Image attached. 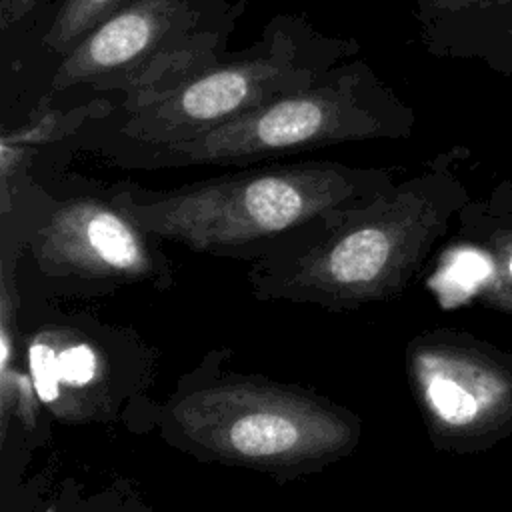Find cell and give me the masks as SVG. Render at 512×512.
<instances>
[{
  "instance_id": "8fae6325",
  "label": "cell",
  "mask_w": 512,
  "mask_h": 512,
  "mask_svg": "<svg viewBox=\"0 0 512 512\" xmlns=\"http://www.w3.org/2000/svg\"><path fill=\"white\" fill-rule=\"evenodd\" d=\"M458 236L490 264L474 298L512 316V224L492 214L484 200H470L458 214Z\"/></svg>"
},
{
  "instance_id": "7c38bea8",
  "label": "cell",
  "mask_w": 512,
  "mask_h": 512,
  "mask_svg": "<svg viewBox=\"0 0 512 512\" xmlns=\"http://www.w3.org/2000/svg\"><path fill=\"white\" fill-rule=\"evenodd\" d=\"M130 2L132 0H60L42 36V48L50 54L66 56L96 26Z\"/></svg>"
},
{
  "instance_id": "30bf717a",
  "label": "cell",
  "mask_w": 512,
  "mask_h": 512,
  "mask_svg": "<svg viewBox=\"0 0 512 512\" xmlns=\"http://www.w3.org/2000/svg\"><path fill=\"white\" fill-rule=\"evenodd\" d=\"M428 54L512 76V0H414Z\"/></svg>"
},
{
  "instance_id": "6da1fadb",
  "label": "cell",
  "mask_w": 512,
  "mask_h": 512,
  "mask_svg": "<svg viewBox=\"0 0 512 512\" xmlns=\"http://www.w3.org/2000/svg\"><path fill=\"white\" fill-rule=\"evenodd\" d=\"M468 154L454 146L378 196L302 226L248 264L250 294L332 312L400 298L472 200L456 172Z\"/></svg>"
},
{
  "instance_id": "5bb4252c",
  "label": "cell",
  "mask_w": 512,
  "mask_h": 512,
  "mask_svg": "<svg viewBox=\"0 0 512 512\" xmlns=\"http://www.w3.org/2000/svg\"><path fill=\"white\" fill-rule=\"evenodd\" d=\"M42 0H0V24L2 30L26 20Z\"/></svg>"
},
{
  "instance_id": "9a60e30c",
  "label": "cell",
  "mask_w": 512,
  "mask_h": 512,
  "mask_svg": "<svg viewBox=\"0 0 512 512\" xmlns=\"http://www.w3.org/2000/svg\"><path fill=\"white\" fill-rule=\"evenodd\" d=\"M484 204L492 214L512 224V180H502L496 184Z\"/></svg>"
},
{
  "instance_id": "4fadbf2b",
  "label": "cell",
  "mask_w": 512,
  "mask_h": 512,
  "mask_svg": "<svg viewBox=\"0 0 512 512\" xmlns=\"http://www.w3.org/2000/svg\"><path fill=\"white\" fill-rule=\"evenodd\" d=\"M48 512H154V508L132 480L116 478L92 492L68 488Z\"/></svg>"
},
{
  "instance_id": "9c48e42d",
  "label": "cell",
  "mask_w": 512,
  "mask_h": 512,
  "mask_svg": "<svg viewBox=\"0 0 512 512\" xmlns=\"http://www.w3.org/2000/svg\"><path fill=\"white\" fill-rule=\"evenodd\" d=\"M242 2L132 0L62 56L52 92L74 86L118 92L178 46L224 22Z\"/></svg>"
},
{
  "instance_id": "ba28073f",
  "label": "cell",
  "mask_w": 512,
  "mask_h": 512,
  "mask_svg": "<svg viewBox=\"0 0 512 512\" xmlns=\"http://www.w3.org/2000/svg\"><path fill=\"white\" fill-rule=\"evenodd\" d=\"M404 372L430 444L472 456L512 436V354L470 332L430 328L408 340Z\"/></svg>"
},
{
  "instance_id": "277c9868",
  "label": "cell",
  "mask_w": 512,
  "mask_h": 512,
  "mask_svg": "<svg viewBox=\"0 0 512 512\" xmlns=\"http://www.w3.org/2000/svg\"><path fill=\"white\" fill-rule=\"evenodd\" d=\"M0 232L20 244L24 302L100 298L126 286L166 292L176 284L164 242L114 200L110 186L56 194L34 178L2 184Z\"/></svg>"
},
{
  "instance_id": "5b68a950",
  "label": "cell",
  "mask_w": 512,
  "mask_h": 512,
  "mask_svg": "<svg viewBox=\"0 0 512 512\" xmlns=\"http://www.w3.org/2000/svg\"><path fill=\"white\" fill-rule=\"evenodd\" d=\"M416 112L360 58H348L312 86L280 96L240 118L168 144H102L92 152L134 170L250 166L346 142L402 140Z\"/></svg>"
},
{
  "instance_id": "52a82bcc",
  "label": "cell",
  "mask_w": 512,
  "mask_h": 512,
  "mask_svg": "<svg viewBox=\"0 0 512 512\" xmlns=\"http://www.w3.org/2000/svg\"><path fill=\"white\" fill-rule=\"evenodd\" d=\"M22 348L44 412L68 426L128 428L160 366L134 328L50 302L22 308Z\"/></svg>"
},
{
  "instance_id": "3957f363",
  "label": "cell",
  "mask_w": 512,
  "mask_h": 512,
  "mask_svg": "<svg viewBox=\"0 0 512 512\" xmlns=\"http://www.w3.org/2000/svg\"><path fill=\"white\" fill-rule=\"evenodd\" d=\"M394 182L392 168L306 160L244 166L164 190L136 182H116L110 190L158 240L250 264L302 226L362 204Z\"/></svg>"
},
{
  "instance_id": "8992f818",
  "label": "cell",
  "mask_w": 512,
  "mask_h": 512,
  "mask_svg": "<svg viewBox=\"0 0 512 512\" xmlns=\"http://www.w3.org/2000/svg\"><path fill=\"white\" fill-rule=\"evenodd\" d=\"M358 50L354 38L326 34L304 14H276L242 52L224 54L146 104L128 110L110 106L106 114L86 120L68 142L92 150L102 144L186 140L312 86Z\"/></svg>"
},
{
  "instance_id": "7a4b0ae2",
  "label": "cell",
  "mask_w": 512,
  "mask_h": 512,
  "mask_svg": "<svg viewBox=\"0 0 512 512\" xmlns=\"http://www.w3.org/2000/svg\"><path fill=\"white\" fill-rule=\"evenodd\" d=\"M232 348L202 354L162 398L152 396L128 428L154 430L176 452L204 464L264 474L280 484L352 456L364 420L318 390L230 368Z\"/></svg>"
}]
</instances>
